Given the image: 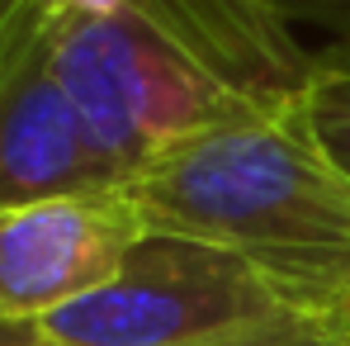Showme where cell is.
<instances>
[{
  "label": "cell",
  "mask_w": 350,
  "mask_h": 346,
  "mask_svg": "<svg viewBox=\"0 0 350 346\" xmlns=\"http://www.w3.org/2000/svg\"><path fill=\"white\" fill-rule=\"evenodd\" d=\"M133 14L180 43L260 114H298L312 90L317 53L298 43L293 24L265 0H133Z\"/></svg>",
  "instance_id": "6"
},
{
  "label": "cell",
  "mask_w": 350,
  "mask_h": 346,
  "mask_svg": "<svg viewBox=\"0 0 350 346\" xmlns=\"http://www.w3.org/2000/svg\"><path fill=\"white\" fill-rule=\"evenodd\" d=\"M53 76L100 152L137 180L180 143L260 119L142 14H53Z\"/></svg>",
  "instance_id": "3"
},
{
  "label": "cell",
  "mask_w": 350,
  "mask_h": 346,
  "mask_svg": "<svg viewBox=\"0 0 350 346\" xmlns=\"http://www.w3.org/2000/svg\"><path fill=\"white\" fill-rule=\"evenodd\" d=\"M303 128L350 175V43L317 53V76L303 100Z\"/></svg>",
  "instance_id": "7"
},
{
  "label": "cell",
  "mask_w": 350,
  "mask_h": 346,
  "mask_svg": "<svg viewBox=\"0 0 350 346\" xmlns=\"http://www.w3.org/2000/svg\"><path fill=\"white\" fill-rule=\"evenodd\" d=\"M19 5H24V0H0V43H5V29H10V19H14Z\"/></svg>",
  "instance_id": "12"
},
{
  "label": "cell",
  "mask_w": 350,
  "mask_h": 346,
  "mask_svg": "<svg viewBox=\"0 0 350 346\" xmlns=\"http://www.w3.org/2000/svg\"><path fill=\"white\" fill-rule=\"evenodd\" d=\"M260 346H341L332 337H289V342H260Z\"/></svg>",
  "instance_id": "11"
},
{
  "label": "cell",
  "mask_w": 350,
  "mask_h": 346,
  "mask_svg": "<svg viewBox=\"0 0 350 346\" xmlns=\"http://www.w3.org/2000/svg\"><path fill=\"white\" fill-rule=\"evenodd\" d=\"M147 214L133 185H95L0 214V318L43 323L118 275Z\"/></svg>",
  "instance_id": "4"
},
{
  "label": "cell",
  "mask_w": 350,
  "mask_h": 346,
  "mask_svg": "<svg viewBox=\"0 0 350 346\" xmlns=\"http://www.w3.org/2000/svg\"><path fill=\"white\" fill-rule=\"evenodd\" d=\"M0 346H53V342H48V332L38 323H10V318H0Z\"/></svg>",
  "instance_id": "10"
},
{
  "label": "cell",
  "mask_w": 350,
  "mask_h": 346,
  "mask_svg": "<svg viewBox=\"0 0 350 346\" xmlns=\"http://www.w3.org/2000/svg\"><path fill=\"white\" fill-rule=\"evenodd\" d=\"M53 346H260L322 337L237 251L147 228L109 285L38 323Z\"/></svg>",
  "instance_id": "2"
},
{
  "label": "cell",
  "mask_w": 350,
  "mask_h": 346,
  "mask_svg": "<svg viewBox=\"0 0 350 346\" xmlns=\"http://www.w3.org/2000/svg\"><path fill=\"white\" fill-rule=\"evenodd\" d=\"M147 228L237 251L322 337L350 342V175L298 114H260L180 143L128 180Z\"/></svg>",
  "instance_id": "1"
},
{
  "label": "cell",
  "mask_w": 350,
  "mask_h": 346,
  "mask_svg": "<svg viewBox=\"0 0 350 346\" xmlns=\"http://www.w3.org/2000/svg\"><path fill=\"white\" fill-rule=\"evenodd\" d=\"M95 185H128L53 76V10L24 0L0 43V214Z\"/></svg>",
  "instance_id": "5"
},
{
  "label": "cell",
  "mask_w": 350,
  "mask_h": 346,
  "mask_svg": "<svg viewBox=\"0 0 350 346\" xmlns=\"http://www.w3.org/2000/svg\"><path fill=\"white\" fill-rule=\"evenodd\" d=\"M346 346H350V342H346Z\"/></svg>",
  "instance_id": "13"
},
{
  "label": "cell",
  "mask_w": 350,
  "mask_h": 346,
  "mask_svg": "<svg viewBox=\"0 0 350 346\" xmlns=\"http://www.w3.org/2000/svg\"><path fill=\"white\" fill-rule=\"evenodd\" d=\"M53 14H118L133 10V0H43Z\"/></svg>",
  "instance_id": "9"
},
{
  "label": "cell",
  "mask_w": 350,
  "mask_h": 346,
  "mask_svg": "<svg viewBox=\"0 0 350 346\" xmlns=\"http://www.w3.org/2000/svg\"><path fill=\"white\" fill-rule=\"evenodd\" d=\"M289 24H327L350 43V0H265Z\"/></svg>",
  "instance_id": "8"
}]
</instances>
